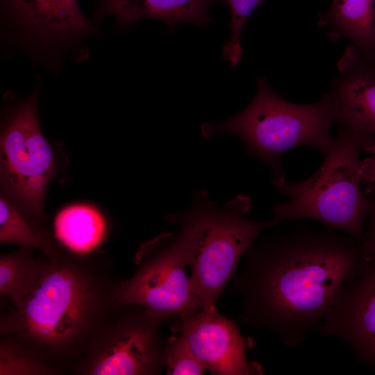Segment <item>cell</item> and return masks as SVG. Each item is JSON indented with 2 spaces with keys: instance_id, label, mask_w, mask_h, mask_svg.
Instances as JSON below:
<instances>
[{
  "instance_id": "cell-14",
  "label": "cell",
  "mask_w": 375,
  "mask_h": 375,
  "mask_svg": "<svg viewBox=\"0 0 375 375\" xmlns=\"http://www.w3.org/2000/svg\"><path fill=\"white\" fill-rule=\"evenodd\" d=\"M31 28L47 37H65L90 29L77 0H6Z\"/></svg>"
},
{
  "instance_id": "cell-10",
  "label": "cell",
  "mask_w": 375,
  "mask_h": 375,
  "mask_svg": "<svg viewBox=\"0 0 375 375\" xmlns=\"http://www.w3.org/2000/svg\"><path fill=\"white\" fill-rule=\"evenodd\" d=\"M174 331L181 333L211 374H262L259 364L247 358V350L253 344L251 339L242 336L236 324L217 310L189 315L178 322Z\"/></svg>"
},
{
  "instance_id": "cell-6",
  "label": "cell",
  "mask_w": 375,
  "mask_h": 375,
  "mask_svg": "<svg viewBox=\"0 0 375 375\" xmlns=\"http://www.w3.org/2000/svg\"><path fill=\"white\" fill-rule=\"evenodd\" d=\"M134 262L138 269L133 276L118 283L119 303L143 308L172 331L185 317L203 310L185 272L188 242L180 229L141 244Z\"/></svg>"
},
{
  "instance_id": "cell-11",
  "label": "cell",
  "mask_w": 375,
  "mask_h": 375,
  "mask_svg": "<svg viewBox=\"0 0 375 375\" xmlns=\"http://www.w3.org/2000/svg\"><path fill=\"white\" fill-rule=\"evenodd\" d=\"M338 69L328 92L335 122L351 131L375 136V68L351 44Z\"/></svg>"
},
{
  "instance_id": "cell-19",
  "label": "cell",
  "mask_w": 375,
  "mask_h": 375,
  "mask_svg": "<svg viewBox=\"0 0 375 375\" xmlns=\"http://www.w3.org/2000/svg\"><path fill=\"white\" fill-rule=\"evenodd\" d=\"M226 3L231 10L229 29L231 36L225 43L222 50L223 58L232 66H236L240 62L242 49L240 36L244 24L255 10L265 0H222Z\"/></svg>"
},
{
  "instance_id": "cell-5",
  "label": "cell",
  "mask_w": 375,
  "mask_h": 375,
  "mask_svg": "<svg viewBox=\"0 0 375 375\" xmlns=\"http://www.w3.org/2000/svg\"><path fill=\"white\" fill-rule=\"evenodd\" d=\"M375 152V136L338 126L337 136L319 169L309 178L285 183L289 200L272 208L274 219H311L347 233L360 242L370 201L362 191L360 153Z\"/></svg>"
},
{
  "instance_id": "cell-9",
  "label": "cell",
  "mask_w": 375,
  "mask_h": 375,
  "mask_svg": "<svg viewBox=\"0 0 375 375\" xmlns=\"http://www.w3.org/2000/svg\"><path fill=\"white\" fill-rule=\"evenodd\" d=\"M317 331L342 339L375 369V259L363 257L340 287Z\"/></svg>"
},
{
  "instance_id": "cell-4",
  "label": "cell",
  "mask_w": 375,
  "mask_h": 375,
  "mask_svg": "<svg viewBox=\"0 0 375 375\" xmlns=\"http://www.w3.org/2000/svg\"><path fill=\"white\" fill-rule=\"evenodd\" d=\"M335 119L328 92L312 103H294L281 97L259 77L255 96L242 111L222 122L204 124L201 132L206 138L220 133L238 136L249 156L268 165L272 183L279 188L286 183L282 155L306 145L325 156L334 142L331 126Z\"/></svg>"
},
{
  "instance_id": "cell-3",
  "label": "cell",
  "mask_w": 375,
  "mask_h": 375,
  "mask_svg": "<svg viewBox=\"0 0 375 375\" xmlns=\"http://www.w3.org/2000/svg\"><path fill=\"white\" fill-rule=\"evenodd\" d=\"M251 200L240 194L222 206L208 193H197L185 211L170 213L166 219L178 225L188 242L190 284L203 310L217 311L218 298L233 278L240 258L265 230L280 221L256 222L246 217Z\"/></svg>"
},
{
  "instance_id": "cell-12",
  "label": "cell",
  "mask_w": 375,
  "mask_h": 375,
  "mask_svg": "<svg viewBox=\"0 0 375 375\" xmlns=\"http://www.w3.org/2000/svg\"><path fill=\"white\" fill-rule=\"evenodd\" d=\"M318 24L332 40H349L375 68V0H331Z\"/></svg>"
},
{
  "instance_id": "cell-17",
  "label": "cell",
  "mask_w": 375,
  "mask_h": 375,
  "mask_svg": "<svg viewBox=\"0 0 375 375\" xmlns=\"http://www.w3.org/2000/svg\"><path fill=\"white\" fill-rule=\"evenodd\" d=\"M0 242L37 249L49 259L56 258L63 247L32 226L2 194L0 197Z\"/></svg>"
},
{
  "instance_id": "cell-20",
  "label": "cell",
  "mask_w": 375,
  "mask_h": 375,
  "mask_svg": "<svg viewBox=\"0 0 375 375\" xmlns=\"http://www.w3.org/2000/svg\"><path fill=\"white\" fill-rule=\"evenodd\" d=\"M165 368L169 375H200L206 371L181 335L165 340Z\"/></svg>"
},
{
  "instance_id": "cell-13",
  "label": "cell",
  "mask_w": 375,
  "mask_h": 375,
  "mask_svg": "<svg viewBox=\"0 0 375 375\" xmlns=\"http://www.w3.org/2000/svg\"><path fill=\"white\" fill-rule=\"evenodd\" d=\"M217 0H103L101 14L112 15L124 23L142 18L160 20L172 26L178 23L205 26L209 8Z\"/></svg>"
},
{
  "instance_id": "cell-15",
  "label": "cell",
  "mask_w": 375,
  "mask_h": 375,
  "mask_svg": "<svg viewBox=\"0 0 375 375\" xmlns=\"http://www.w3.org/2000/svg\"><path fill=\"white\" fill-rule=\"evenodd\" d=\"M106 221L100 212L90 205L75 204L62 209L54 221L55 236L68 249L86 253L102 242Z\"/></svg>"
},
{
  "instance_id": "cell-21",
  "label": "cell",
  "mask_w": 375,
  "mask_h": 375,
  "mask_svg": "<svg viewBox=\"0 0 375 375\" xmlns=\"http://www.w3.org/2000/svg\"><path fill=\"white\" fill-rule=\"evenodd\" d=\"M370 205L368 228L360 245L364 257L375 259V204Z\"/></svg>"
},
{
  "instance_id": "cell-1",
  "label": "cell",
  "mask_w": 375,
  "mask_h": 375,
  "mask_svg": "<svg viewBox=\"0 0 375 375\" xmlns=\"http://www.w3.org/2000/svg\"><path fill=\"white\" fill-rule=\"evenodd\" d=\"M258 238L233 277L242 300L240 319L269 330L285 345L300 344L362 261L360 242L334 228L305 224Z\"/></svg>"
},
{
  "instance_id": "cell-8",
  "label": "cell",
  "mask_w": 375,
  "mask_h": 375,
  "mask_svg": "<svg viewBox=\"0 0 375 375\" xmlns=\"http://www.w3.org/2000/svg\"><path fill=\"white\" fill-rule=\"evenodd\" d=\"M162 322L143 308L120 304L95 336L75 375H156L165 368Z\"/></svg>"
},
{
  "instance_id": "cell-18",
  "label": "cell",
  "mask_w": 375,
  "mask_h": 375,
  "mask_svg": "<svg viewBox=\"0 0 375 375\" xmlns=\"http://www.w3.org/2000/svg\"><path fill=\"white\" fill-rule=\"evenodd\" d=\"M49 364L19 340L6 335L0 340V375H60Z\"/></svg>"
},
{
  "instance_id": "cell-7",
  "label": "cell",
  "mask_w": 375,
  "mask_h": 375,
  "mask_svg": "<svg viewBox=\"0 0 375 375\" xmlns=\"http://www.w3.org/2000/svg\"><path fill=\"white\" fill-rule=\"evenodd\" d=\"M56 168L52 149L40 128L35 92L14 112L1 132L0 184L1 194L47 236L43 203Z\"/></svg>"
},
{
  "instance_id": "cell-22",
  "label": "cell",
  "mask_w": 375,
  "mask_h": 375,
  "mask_svg": "<svg viewBox=\"0 0 375 375\" xmlns=\"http://www.w3.org/2000/svg\"><path fill=\"white\" fill-rule=\"evenodd\" d=\"M360 173L362 184L375 185V153L361 160Z\"/></svg>"
},
{
  "instance_id": "cell-2",
  "label": "cell",
  "mask_w": 375,
  "mask_h": 375,
  "mask_svg": "<svg viewBox=\"0 0 375 375\" xmlns=\"http://www.w3.org/2000/svg\"><path fill=\"white\" fill-rule=\"evenodd\" d=\"M107 256L65 247L47 258L38 282L18 308L1 317L0 335L15 338L62 374L72 372L120 306L119 278Z\"/></svg>"
},
{
  "instance_id": "cell-16",
  "label": "cell",
  "mask_w": 375,
  "mask_h": 375,
  "mask_svg": "<svg viewBox=\"0 0 375 375\" xmlns=\"http://www.w3.org/2000/svg\"><path fill=\"white\" fill-rule=\"evenodd\" d=\"M47 258H36L32 249L21 247L0 256V292L8 295L15 308L24 303L42 276Z\"/></svg>"
}]
</instances>
